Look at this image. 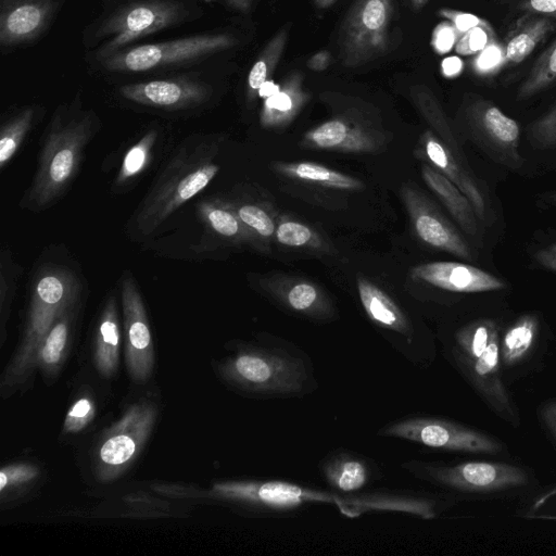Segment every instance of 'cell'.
<instances>
[{"label": "cell", "instance_id": "cell-1", "mask_svg": "<svg viewBox=\"0 0 556 556\" xmlns=\"http://www.w3.org/2000/svg\"><path fill=\"white\" fill-rule=\"evenodd\" d=\"M214 490L222 498L274 516L295 513L307 505L324 504L336 506L349 518L370 511H396L432 519L442 505L431 494L389 491L343 494L280 480L224 482L216 484Z\"/></svg>", "mask_w": 556, "mask_h": 556}, {"label": "cell", "instance_id": "cell-2", "mask_svg": "<svg viewBox=\"0 0 556 556\" xmlns=\"http://www.w3.org/2000/svg\"><path fill=\"white\" fill-rule=\"evenodd\" d=\"M101 125L97 112L85 106L80 91L54 109L43 132L35 175L18 203L21 208L39 213L67 192Z\"/></svg>", "mask_w": 556, "mask_h": 556}, {"label": "cell", "instance_id": "cell-3", "mask_svg": "<svg viewBox=\"0 0 556 556\" xmlns=\"http://www.w3.org/2000/svg\"><path fill=\"white\" fill-rule=\"evenodd\" d=\"M218 148L217 137L211 135H191L181 141L128 219L127 236L137 240L149 238L205 189L219 172Z\"/></svg>", "mask_w": 556, "mask_h": 556}, {"label": "cell", "instance_id": "cell-4", "mask_svg": "<svg viewBox=\"0 0 556 556\" xmlns=\"http://www.w3.org/2000/svg\"><path fill=\"white\" fill-rule=\"evenodd\" d=\"M101 11L81 31L87 66L154 34L195 22L201 0H101Z\"/></svg>", "mask_w": 556, "mask_h": 556}, {"label": "cell", "instance_id": "cell-5", "mask_svg": "<svg viewBox=\"0 0 556 556\" xmlns=\"http://www.w3.org/2000/svg\"><path fill=\"white\" fill-rule=\"evenodd\" d=\"M220 371L240 393L256 399H301L318 388L311 357L274 338L240 343L223 362Z\"/></svg>", "mask_w": 556, "mask_h": 556}, {"label": "cell", "instance_id": "cell-6", "mask_svg": "<svg viewBox=\"0 0 556 556\" xmlns=\"http://www.w3.org/2000/svg\"><path fill=\"white\" fill-rule=\"evenodd\" d=\"M29 302L17 353L4 371L2 388L24 382L35 367L37 349L55 323L70 307L83 302L85 281L70 263L43 260L30 276Z\"/></svg>", "mask_w": 556, "mask_h": 556}, {"label": "cell", "instance_id": "cell-7", "mask_svg": "<svg viewBox=\"0 0 556 556\" xmlns=\"http://www.w3.org/2000/svg\"><path fill=\"white\" fill-rule=\"evenodd\" d=\"M240 43V37L233 31L215 28L168 40L139 42L88 70L109 78L166 75L204 67Z\"/></svg>", "mask_w": 556, "mask_h": 556}, {"label": "cell", "instance_id": "cell-8", "mask_svg": "<svg viewBox=\"0 0 556 556\" xmlns=\"http://www.w3.org/2000/svg\"><path fill=\"white\" fill-rule=\"evenodd\" d=\"M500 338L494 319H476L453 333L445 355L498 417L517 426L518 412L503 380Z\"/></svg>", "mask_w": 556, "mask_h": 556}, {"label": "cell", "instance_id": "cell-9", "mask_svg": "<svg viewBox=\"0 0 556 556\" xmlns=\"http://www.w3.org/2000/svg\"><path fill=\"white\" fill-rule=\"evenodd\" d=\"M204 67L142 77L115 86L114 96L124 105L159 114H190L206 109L216 97V86Z\"/></svg>", "mask_w": 556, "mask_h": 556}, {"label": "cell", "instance_id": "cell-10", "mask_svg": "<svg viewBox=\"0 0 556 556\" xmlns=\"http://www.w3.org/2000/svg\"><path fill=\"white\" fill-rule=\"evenodd\" d=\"M402 468L419 480L463 494L508 492L528 486L531 480L523 468L503 462L442 464L412 459Z\"/></svg>", "mask_w": 556, "mask_h": 556}, {"label": "cell", "instance_id": "cell-11", "mask_svg": "<svg viewBox=\"0 0 556 556\" xmlns=\"http://www.w3.org/2000/svg\"><path fill=\"white\" fill-rule=\"evenodd\" d=\"M378 435L445 452L498 455L504 451L503 443L489 433L433 416H409L391 421L378 430Z\"/></svg>", "mask_w": 556, "mask_h": 556}, {"label": "cell", "instance_id": "cell-12", "mask_svg": "<svg viewBox=\"0 0 556 556\" xmlns=\"http://www.w3.org/2000/svg\"><path fill=\"white\" fill-rule=\"evenodd\" d=\"M393 0H355L339 33V59L344 67H357L389 49Z\"/></svg>", "mask_w": 556, "mask_h": 556}, {"label": "cell", "instance_id": "cell-13", "mask_svg": "<svg viewBox=\"0 0 556 556\" xmlns=\"http://www.w3.org/2000/svg\"><path fill=\"white\" fill-rule=\"evenodd\" d=\"M155 420V406L147 401L138 402L102 434L93 452L100 480L115 479L137 458Z\"/></svg>", "mask_w": 556, "mask_h": 556}, {"label": "cell", "instance_id": "cell-14", "mask_svg": "<svg viewBox=\"0 0 556 556\" xmlns=\"http://www.w3.org/2000/svg\"><path fill=\"white\" fill-rule=\"evenodd\" d=\"M475 141L496 163L517 170L523 164L520 154V127L493 102L477 99L465 111Z\"/></svg>", "mask_w": 556, "mask_h": 556}, {"label": "cell", "instance_id": "cell-15", "mask_svg": "<svg viewBox=\"0 0 556 556\" xmlns=\"http://www.w3.org/2000/svg\"><path fill=\"white\" fill-rule=\"evenodd\" d=\"M357 292L368 318L391 333L390 342L414 366H429L434 355L417 342L415 327L404 311L381 288L358 277Z\"/></svg>", "mask_w": 556, "mask_h": 556}, {"label": "cell", "instance_id": "cell-16", "mask_svg": "<svg viewBox=\"0 0 556 556\" xmlns=\"http://www.w3.org/2000/svg\"><path fill=\"white\" fill-rule=\"evenodd\" d=\"M126 340V364L130 377L146 382L153 369L154 351L144 301L134 274L125 270L118 282Z\"/></svg>", "mask_w": 556, "mask_h": 556}, {"label": "cell", "instance_id": "cell-17", "mask_svg": "<svg viewBox=\"0 0 556 556\" xmlns=\"http://www.w3.org/2000/svg\"><path fill=\"white\" fill-rule=\"evenodd\" d=\"M66 0H0V51L37 45L51 29Z\"/></svg>", "mask_w": 556, "mask_h": 556}, {"label": "cell", "instance_id": "cell-18", "mask_svg": "<svg viewBox=\"0 0 556 556\" xmlns=\"http://www.w3.org/2000/svg\"><path fill=\"white\" fill-rule=\"evenodd\" d=\"M401 195L417 238L433 249L473 261L470 245L459 230L415 185L405 184Z\"/></svg>", "mask_w": 556, "mask_h": 556}, {"label": "cell", "instance_id": "cell-19", "mask_svg": "<svg viewBox=\"0 0 556 556\" xmlns=\"http://www.w3.org/2000/svg\"><path fill=\"white\" fill-rule=\"evenodd\" d=\"M416 153L448 178L469 199L480 222L489 216V201L468 164L462 163L432 130L420 137Z\"/></svg>", "mask_w": 556, "mask_h": 556}, {"label": "cell", "instance_id": "cell-20", "mask_svg": "<svg viewBox=\"0 0 556 556\" xmlns=\"http://www.w3.org/2000/svg\"><path fill=\"white\" fill-rule=\"evenodd\" d=\"M410 277L435 288L456 293H482L502 290L505 282L470 264L440 261L418 264L410 269Z\"/></svg>", "mask_w": 556, "mask_h": 556}, {"label": "cell", "instance_id": "cell-21", "mask_svg": "<svg viewBox=\"0 0 556 556\" xmlns=\"http://www.w3.org/2000/svg\"><path fill=\"white\" fill-rule=\"evenodd\" d=\"M300 144L305 148L346 153H371L378 150V136L346 117H333L306 131Z\"/></svg>", "mask_w": 556, "mask_h": 556}, {"label": "cell", "instance_id": "cell-22", "mask_svg": "<svg viewBox=\"0 0 556 556\" xmlns=\"http://www.w3.org/2000/svg\"><path fill=\"white\" fill-rule=\"evenodd\" d=\"M165 128L160 123L146 127L139 138L122 154L112 184V193L123 194L132 189L154 163L165 143Z\"/></svg>", "mask_w": 556, "mask_h": 556}, {"label": "cell", "instance_id": "cell-23", "mask_svg": "<svg viewBox=\"0 0 556 556\" xmlns=\"http://www.w3.org/2000/svg\"><path fill=\"white\" fill-rule=\"evenodd\" d=\"M323 479L330 489L355 494L377 479V466L362 455L345 450L329 453L319 464Z\"/></svg>", "mask_w": 556, "mask_h": 556}, {"label": "cell", "instance_id": "cell-24", "mask_svg": "<svg viewBox=\"0 0 556 556\" xmlns=\"http://www.w3.org/2000/svg\"><path fill=\"white\" fill-rule=\"evenodd\" d=\"M121 346V323L117 292L108 293L94 327L93 359L100 375L111 378L118 367Z\"/></svg>", "mask_w": 556, "mask_h": 556}, {"label": "cell", "instance_id": "cell-25", "mask_svg": "<svg viewBox=\"0 0 556 556\" xmlns=\"http://www.w3.org/2000/svg\"><path fill=\"white\" fill-rule=\"evenodd\" d=\"M197 215L206 239L219 240L233 245L251 242L255 239L229 200L222 198L204 199L197 205Z\"/></svg>", "mask_w": 556, "mask_h": 556}, {"label": "cell", "instance_id": "cell-26", "mask_svg": "<svg viewBox=\"0 0 556 556\" xmlns=\"http://www.w3.org/2000/svg\"><path fill=\"white\" fill-rule=\"evenodd\" d=\"M311 96L304 89L303 75L291 73L271 96L264 98L260 123L264 128L288 126L308 102Z\"/></svg>", "mask_w": 556, "mask_h": 556}, {"label": "cell", "instance_id": "cell-27", "mask_svg": "<svg viewBox=\"0 0 556 556\" xmlns=\"http://www.w3.org/2000/svg\"><path fill=\"white\" fill-rule=\"evenodd\" d=\"M422 178L428 188L443 203L453 219L468 236L479 239V218L469 199L448 178L429 164L421 166Z\"/></svg>", "mask_w": 556, "mask_h": 556}, {"label": "cell", "instance_id": "cell-28", "mask_svg": "<svg viewBox=\"0 0 556 556\" xmlns=\"http://www.w3.org/2000/svg\"><path fill=\"white\" fill-rule=\"evenodd\" d=\"M555 28L556 22L552 17L526 13L505 37L504 63L509 66L522 63Z\"/></svg>", "mask_w": 556, "mask_h": 556}, {"label": "cell", "instance_id": "cell-29", "mask_svg": "<svg viewBox=\"0 0 556 556\" xmlns=\"http://www.w3.org/2000/svg\"><path fill=\"white\" fill-rule=\"evenodd\" d=\"M46 109L38 103L12 106L2 114L0 125V168L12 161L29 132L39 124Z\"/></svg>", "mask_w": 556, "mask_h": 556}, {"label": "cell", "instance_id": "cell-30", "mask_svg": "<svg viewBox=\"0 0 556 556\" xmlns=\"http://www.w3.org/2000/svg\"><path fill=\"white\" fill-rule=\"evenodd\" d=\"M540 333V321L534 314L518 317L500 338L503 369H510L526 362L532 354Z\"/></svg>", "mask_w": 556, "mask_h": 556}, {"label": "cell", "instance_id": "cell-31", "mask_svg": "<svg viewBox=\"0 0 556 556\" xmlns=\"http://www.w3.org/2000/svg\"><path fill=\"white\" fill-rule=\"evenodd\" d=\"M81 304L83 302L66 309L55 320L37 349L35 365L40 366L47 375L55 374L63 362Z\"/></svg>", "mask_w": 556, "mask_h": 556}, {"label": "cell", "instance_id": "cell-32", "mask_svg": "<svg viewBox=\"0 0 556 556\" xmlns=\"http://www.w3.org/2000/svg\"><path fill=\"white\" fill-rule=\"evenodd\" d=\"M273 167L285 177L324 188L352 191L364 187V184L353 176L313 162H275Z\"/></svg>", "mask_w": 556, "mask_h": 556}, {"label": "cell", "instance_id": "cell-33", "mask_svg": "<svg viewBox=\"0 0 556 556\" xmlns=\"http://www.w3.org/2000/svg\"><path fill=\"white\" fill-rule=\"evenodd\" d=\"M410 94L432 131L462 163L468 164L462 146L433 93L426 86H415L412 88Z\"/></svg>", "mask_w": 556, "mask_h": 556}, {"label": "cell", "instance_id": "cell-34", "mask_svg": "<svg viewBox=\"0 0 556 556\" xmlns=\"http://www.w3.org/2000/svg\"><path fill=\"white\" fill-rule=\"evenodd\" d=\"M289 26L280 28L263 48L247 76L245 101L253 103L262 86L274 74L287 46Z\"/></svg>", "mask_w": 556, "mask_h": 556}, {"label": "cell", "instance_id": "cell-35", "mask_svg": "<svg viewBox=\"0 0 556 556\" xmlns=\"http://www.w3.org/2000/svg\"><path fill=\"white\" fill-rule=\"evenodd\" d=\"M282 302L292 312L309 318L326 319L333 313L320 290L311 282L301 281L289 287Z\"/></svg>", "mask_w": 556, "mask_h": 556}, {"label": "cell", "instance_id": "cell-36", "mask_svg": "<svg viewBox=\"0 0 556 556\" xmlns=\"http://www.w3.org/2000/svg\"><path fill=\"white\" fill-rule=\"evenodd\" d=\"M22 273L23 267L15 261L10 245L3 244L0 250V323L2 337L5 332V325L10 317Z\"/></svg>", "mask_w": 556, "mask_h": 556}, {"label": "cell", "instance_id": "cell-37", "mask_svg": "<svg viewBox=\"0 0 556 556\" xmlns=\"http://www.w3.org/2000/svg\"><path fill=\"white\" fill-rule=\"evenodd\" d=\"M556 80V40L540 55L526 80L518 89L517 99L527 100L549 87Z\"/></svg>", "mask_w": 556, "mask_h": 556}, {"label": "cell", "instance_id": "cell-38", "mask_svg": "<svg viewBox=\"0 0 556 556\" xmlns=\"http://www.w3.org/2000/svg\"><path fill=\"white\" fill-rule=\"evenodd\" d=\"M230 203L255 238L267 240L276 232L275 220L263 206L245 201Z\"/></svg>", "mask_w": 556, "mask_h": 556}, {"label": "cell", "instance_id": "cell-39", "mask_svg": "<svg viewBox=\"0 0 556 556\" xmlns=\"http://www.w3.org/2000/svg\"><path fill=\"white\" fill-rule=\"evenodd\" d=\"M528 138L536 149H556V103L529 126Z\"/></svg>", "mask_w": 556, "mask_h": 556}, {"label": "cell", "instance_id": "cell-40", "mask_svg": "<svg viewBox=\"0 0 556 556\" xmlns=\"http://www.w3.org/2000/svg\"><path fill=\"white\" fill-rule=\"evenodd\" d=\"M276 240L287 247L301 248L316 244V233L306 225L295 220L281 222L275 232Z\"/></svg>", "mask_w": 556, "mask_h": 556}, {"label": "cell", "instance_id": "cell-41", "mask_svg": "<svg viewBox=\"0 0 556 556\" xmlns=\"http://www.w3.org/2000/svg\"><path fill=\"white\" fill-rule=\"evenodd\" d=\"M94 402L88 395L77 399L68 409L64 420V431L78 432L84 429L94 416Z\"/></svg>", "mask_w": 556, "mask_h": 556}, {"label": "cell", "instance_id": "cell-42", "mask_svg": "<svg viewBox=\"0 0 556 556\" xmlns=\"http://www.w3.org/2000/svg\"><path fill=\"white\" fill-rule=\"evenodd\" d=\"M494 40V31L489 27H475L459 36L455 43V50L459 54H473L484 49Z\"/></svg>", "mask_w": 556, "mask_h": 556}, {"label": "cell", "instance_id": "cell-43", "mask_svg": "<svg viewBox=\"0 0 556 556\" xmlns=\"http://www.w3.org/2000/svg\"><path fill=\"white\" fill-rule=\"evenodd\" d=\"M38 469L29 464H15L3 467L0 472V492L13 490L35 479Z\"/></svg>", "mask_w": 556, "mask_h": 556}, {"label": "cell", "instance_id": "cell-44", "mask_svg": "<svg viewBox=\"0 0 556 556\" xmlns=\"http://www.w3.org/2000/svg\"><path fill=\"white\" fill-rule=\"evenodd\" d=\"M504 63V49L492 40L484 49L479 51L472 61V66L479 75L494 73Z\"/></svg>", "mask_w": 556, "mask_h": 556}, {"label": "cell", "instance_id": "cell-45", "mask_svg": "<svg viewBox=\"0 0 556 556\" xmlns=\"http://www.w3.org/2000/svg\"><path fill=\"white\" fill-rule=\"evenodd\" d=\"M438 14L447 20L454 28L457 30L458 35L467 33L468 30L475 27H489L491 26L486 21L481 17L466 13L463 11H457L450 8H441L438 11ZM459 38V37H458Z\"/></svg>", "mask_w": 556, "mask_h": 556}, {"label": "cell", "instance_id": "cell-46", "mask_svg": "<svg viewBox=\"0 0 556 556\" xmlns=\"http://www.w3.org/2000/svg\"><path fill=\"white\" fill-rule=\"evenodd\" d=\"M459 35L450 22L439 24L431 37V46L439 54L448 52L456 43Z\"/></svg>", "mask_w": 556, "mask_h": 556}, {"label": "cell", "instance_id": "cell-47", "mask_svg": "<svg viewBox=\"0 0 556 556\" xmlns=\"http://www.w3.org/2000/svg\"><path fill=\"white\" fill-rule=\"evenodd\" d=\"M520 10L552 18L556 17V0H522Z\"/></svg>", "mask_w": 556, "mask_h": 556}, {"label": "cell", "instance_id": "cell-48", "mask_svg": "<svg viewBox=\"0 0 556 556\" xmlns=\"http://www.w3.org/2000/svg\"><path fill=\"white\" fill-rule=\"evenodd\" d=\"M534 260L541 267L556 273V241L538 250Z\"/></svg>", "mask_w": 556, "mask_h": 556}, {"label": "cell", "instance_id": "cell-49", "mask_svg": "<svg viewBox=\"0 0 556 556\" xmlns=\"http://www.w3.org/2000/svg\"><path fill=\"white\" fill-rule=\"evenodd\" d=\"M540 417L551 435L556 441V400L549 401L541 407Z\"/></svg>", "mask_w": 556, "mask_h": 556}, {"label": "cell", "instance_id": "cell-50", "mask_svg": "<svg viewBox=\"0 0 556 556\" xmlns=\"http://www.w3.org/2000/svg\"><path fill=\"white\" fill-rule=\"evenodd\" d=\"M331 63V54L328 50H320L314 53L306 62L307 67L314 72H323Z\"/></svg>", "mask_w": 556, "mask_h": 556}, {"label": "cell", "instance_id": "cell-51", "mask_svg": "<svg viewBox=\"0 0 556 556\" xmlns=\"http://www.w3.org/2000/svg\"><path fill=\"white\" fill-rule=\"evenodd\" d=\"M441 70H442V74L445 77L452 78V77L459 75V73L463 70V63L458 58H455V56L447 58V59L443 60V62L441 64Z\"/></svg>", "mask_w": 556, "mask_h": 556}, {"label": "cell", "instance_id": "cell-52", "mask_svg": "<svg viewBox=\"0 0 556 556\" xmlns=\"http://www.w3.org/2000/svg\"><path fill=\"white\" fill-rule=\"evenodd\" d=\"M225 2L231 10L247 14L251 11L253 0H225Z\"/></svg>", "mask_w": 556, "mask_h": 556}, {"label": "cell", "instance_id": "cell-53", "mask_svg": "<svg viewBox=\"0 0 556 556\" xmlns=\"http://www.w3.org/2000/svg\"><path fill=\"white\" fill-rule=\"evenodd\" d=\"M336 2L337 0H314L315 7L317 9H328Z\"/></svg>", "mask_w": 556, "mask_h": 556}, {"label": "cell", "instance_id": "cell-54", "mask_svg": "<svg viewBox=\"0 0 556 556\" xmlns=\"http://www.w3.org/2000/svg\"><path fill=\"white\" fill-rule=\"evenodd\" d=\"M410 2L415 10H420L426 5L428 0H410Z\"/></svg>", "mask_w": 556, "mask_h": 556}, {"label": "cell", "instance_id": "cell-55", "mask_svg": "<svg viewBox=\"0 0 556 556\" xmlns=\"http://www.w3.org/2000/svg\"><path fill=\"white\" fill-rule=\"evenodd\" d=\"M549 201L556 205V192L548 195Z\"/></svg>", "mask_w": 556, "mask_h": 556}]
</instances>
